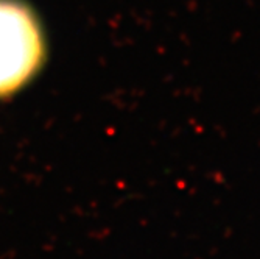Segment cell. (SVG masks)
<instances>
[{"mask_svg":"<svg viewBox=\"0 0 260 259\" xmlns=\"http://www.w3.org/2000/svg\"><path fill=\"white\" fill-rule=\"evenodd\" d=\"M47 60L42 22L25 0H0V99L31 83Z\"/></svg>","mask_w":260,"mask_h":259,"instance_id":"cell-1","label":"cell"}]
</instances>
